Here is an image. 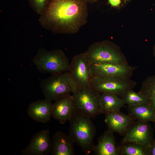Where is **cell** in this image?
Wrapping results in <instances>:
<instances>
[{"label": "cell", "instance_id": "cell-1", "mask_svg": "<svg viewBox=\"0 0 155 155\" xmlns=\"http://www.w3.org/2000/svg\"><path fill=\"white\" fill-rule=\"evenodd\" d=\"M87 0H49L39 21L55 34H73L87 22Z\"/></svg>", "mask_w": 155, "mask_h": 155}, {"label": "cell", "instance_id": "cell-2", "mask_svg": "<svg viewBox=\"0 0 155 155\" xmlns=\"http://www.w3.org/2000/svg\"><path fill=\"white\" fill-rule=\"evenodd\" d=\"M91 118L78 112L75 108L70 122L69 135L74 142L86 154L93 151L95 127Z\"/></svg>", "mask_w": 155, "mask_h": 155}, {"label": "cell", "instance_id": "cell-3", "mask_svg": "<svg viewBox=\"0 0 155 155\" xmlns=\"http://www.w3.org/2000/svg\"><path fill=\"white\" fill-rule=\"evenodd\" d=\"M32 62L40 72L51 74L68 71L70 67L68 59L59 49L48 51L40 48L33 58Z\"/></svg>", "mask_w": 155, "mask_h": 155}, {"label": "cell", "instance_id": "cell-4", "mask_svg": "<svg viewBox=\"0 0 155 155\" xmlns=\"http://www.w3.org/2000/svg\"><path fill=\"white\" fill-rule=\"evenodd\" d=\"M39 85L45 98L51 101L70 95L73 92L69 82L68 71L52 74L41 80Z\"/></svg>", "mask_w": 155, "mask_h": 155}, {"label": "cell", "instance_id": "cell-5", "mask_svg": "<svg viewBox=\"0 0 155 155\" xmlns=\"http://www.w3.org/2000/svg\"><path fill=\"white\" fill-rule=\"evenodd\" d=\"M72 93L74 108L78 112L91 118L101 113L100 94L90 87L79 88L73 90Z\"/></svg>", "mask_w": 155, "mask_h": 155}, {"label": "cell", "instance_id": "cell-6", "mask_svg": "<svg viewBox=\"0 0 155 155\" xmlns=\"http://www.w3.org/2000/svg\"><path fill=\"white\" fill-rule=\"evenodd\" d=\"M84 53L90 64L104 63L128 64L112 44L107 42L94 43Z\"/></svg>", "mask_w": 155, "mask_h": 155}, {"label": "cell", "instance_id": "cell-7", "mask_svg": "<svg viewBox=\"0 0 155 155\" xmlns=\"http://www.w3.org/2000/svg\"><path fill=\"white\" fill-rule=\"evenodd\" d=\"M68 74L69 83L73 91L80 87H90V82L92 78L90 72V64L84 52L72 58Z\"/></svg>", "mask_w": 155, "mask_h": 155}, {"label": "cell", "instance_id": "cell-8", "mask_svg": "<svg viewBox=\"0 0 155 155\" xmlns=\"http://www.w3.org/2000/svg\"><path fill=\"white\" fill-rule=\"evenodd\" d=\"M136 82L130 78L116 77L92 78L90 87L99 94L110 93L121 97L127 90L133 89Z\"/></svg>", "mask_w": 155, "mask_h": 155}, {"label": "cell", "instance_id": "cell-9", "mask_svg": "<svg viewBox=\"0 0 155 155\" xmlns=\"http://www.w3.org/2000/svg\"><path fill=\"white\" fill-rule=\"evenodd\" d=\"M136 68L128 64L104 63L90 64L92 78L116 77L130 78Z\"/></svg>", "mask_w": 155, "mask_h": 155}, {"label": "cell", "instance_id": "cell-10", "mask_svg": "<svg viewBox=\"0 0 155 155\" xmlns=\"http://www.w3.org/2000/svg\"><path fill=\"white\" fill-rule=\"evenodd\" d=\"M153 139L152 129L148 123L138 120L124 134L121 143H135L148 148Z\"/></svg>", "mask_w": 155, "mask_h": 155}, {"label": "cell", "instance_id": "cell-11", "mask_svg": "<svg viewBox=\"0 0 155 155\" xmlns=\"http://www.w3.org/2000/svg\"><path fill=\"white\" fill-rule=\"evenodd\" d=\"M52 141L49 130H43L36 133L29 144L21 152L22 155H47L51 152Z\"/></svg>", "mask_w": 155, "mask_h": 155}, {"label": "cell", "instance_id": "cell-12", "mask_svg": "<svg viewBox=\"0 0 155 155\" xmlns=\"http://www.w3.org/2000/svg\"><path fill=\"white\" fill-rule=\"evenodd\" d=\"M104 121L108 130L121 135L125 134L132 125L134 119L130 115L123 114L120 111L105 114Z\"/></svg>", "mask_w": 155, "mask_h": 155}, {"label": "cell", "instance_id": "cell-13", "mask_svg": "<svg viewBox=\"0 0 155 155\" xmlns=\"http://www.w3.org/2000/svg\"><path fill=\"white\" fill-rule=\"evenodd\" d=\"M53 103L45 98L36 100L29 105L27 113L35 121L46 123L51 119Z\"/></svg>", "mask_w": 155, "mask_h": 155}, {"label": "cell", "instance_id": "cell-14", "mask_svg": "<svg viewBox=\"0 0 155 155\" xmlns=\"http://www.w3.org/2000/svg\"><path fill=\"white\" fill-rule=\"evenodd\" d=\"M75 110L72 96H65L55 101L53 103L52 116L60 123L69 120Z\"/></svg>", "mask_w": 155, "mask_h": 155}, {"label": "cell", "instance_id": "cell-15", "mask_svg": "<svg viewBox=\"0 0 155 155\" xmlns=\"http://www.w3.org/2000/svg\"><path fill=\"white\" fill-rule=\"evenodd\" d=\"M74 142L69 136L58 131L53 135L52 141L51 154L52 155H73Z\"/></svg>", "mask_w": 155, "mask_h": 155}, {"label": "cell", "instance_id": "cell-16", "mask_svg": "<svg viewBox=\"0 0 155 155\" xmlns=\"http://www.w3.org/2000/svg\"><path fill=\"white\" fill-rule=\"evenodd\" d=\"M113 132L108 130L99 138L93 151L96 155H120Z\"/></svg>", "mask_w": 155, "mask_h": 155}, {"label": "cell", "instance_id": "cell-17", "mask_svg": "<svg viewBox=\"0 0 155 155\" xmlns=\"http://www.w3.org/2000/svg\"><path fill=\"white\" fill-rule=\"evenodd\" d=\"M125 104L122 98L116 94L110 93L100 94L99 105L101 113L105 114L120 111Z\"/></svg>", "mask_w": 155, "mask_h": 155}, {"label": "cell", "instance_id": "cell-18", "mask_svg": "<svg viewBox=\"0 0 155 155\" xmlns=\"http://www.w3.org/2000/svg\"><path fill=\"white\" fill-rule=\"evenodd\" d=\"M129 115L134 119L145 122L155 123V111L150 104L128 107Z\"/></svg>", "mask_w": 155, "mask_h": 155}, {"label": "cell", "instance_id": "cell-19", "mask_svg": "<svg viewBox=\"0 0 155 155\" xmlns=\"http://www.w3.org/2000/svg\"><path fill=\"white\" fill-rule=\"evenodd\" d=\"M118 147L121 155H149L148 148L140 144L132 142L121 143Z\"/></svg>", "mask_w": 155, "mask_h": 155}, {"label": "cell", "instance_id": "cell-20", "mask_svg": "<svg viewBox=\"0 0 155 155\" xmlns=\"http://www.w3.org/2000/svg\"><path fill=\"white\" fill-rule=\"evenodd\" d=\"M121 98L128 107L150 104L148 99L139 92H135L133 89L126 91Z\"/></svg>", "mask_w": 155, "mask_h": 155}, {"label": "cell", "instance_id": "cell-21", "mask_svg": "<svg viewBox=\"0 0 155 155\" xmlns=\"http://www.w3.org/2000/svg\"><path fill=\"white\" fill-rule=\"evenodd\" d=\"M139 92L148 99L155 96V75L149 76L144 80Z\"/></svg>", "mask_w": 155, "mask_h": 155}, {"label": "cell", "instance_id": "cell-22", "mask_svg": "<svg viewBox=\"0 0 155 155\" xmlns=\"http://www.w3.org/2000/svg\"><path fill=\"white\" fill-rule=\"evenodd\" d=\"M49 0H28L29 5L37 14L41 15L44 11Z\"/></svg>", "mask_w": 155, "mask_h": 155}, {"label": "cell", "instance_id": "cell-23", "mask_svg": "<svg viewBox=\"0 0 155 155\" xmlns=\"http://www.w3.org/2000/svg\"><path fill=\"white\" fill-rule=\"evenodd\" d=\"M148 149L149 155H155V139H153Z\"/></svg>", "mask_w": 155, "mask_h": 155}, {"label": "cell", "instance_id": "cell-24", "mask_svg": "<svg viewBox=\"0 0 155 155\" xmlns=\"http://www.w3.org/2000/svg\"><path fill=\"white\" fill-rule=\"evenodd\" d=\"M109 4L112 6H118L121 3V0H108Z\"/></svg>", "mask_w": 155, "mask_h": 155}, {"label": "cell", "instance_id": "cell-25", "mask_svg": "<svg viewBox=\"0 0 155 155\" xmlns=\"http://www.w3.org/2000/svg\"><path fill=\"white\" fill-rule=\"evenodd\" d=\"M148 99L150 105L155 111V96L150 97Z\"/></svg>", "mask_w": 155, "mask_h": 155}, {"label": "cell", "instance_id": "cell-26", "mask_svg": "<svg viewBox=\"0 0 155 155\" xmlns=\"http://www.w3.org/2000/svg\"><path fill=\"white\" fill-rule=\"evenodd\" d=\"M98 0H87L88 2H89L90 3H94L96 2Z\"/></svg>", "mask_w": 155, "mask_h": 155}, {"label": "cell", "instance_id": "cell-27", "mask_svg": "<svg viewBox=\"0 0 155 155\" xmlns=\"http://www.w3.org/2000/svg\"><path fill=\"white\" fill-rule=\"evenodd\" d=\"M154 52H155V48H154Z\"/></svg>", "mask_w": 155, "mask_h": 155}, {"label": "cell", "instance_id": "cell-28", "mask_svg": "<svg viewBox=\"0 0 155 155\" xmlns=\"http://www.w3.org/2000/svg\"></svg>", "mask_w": 155, "mask_h": 155}]
</instances>
